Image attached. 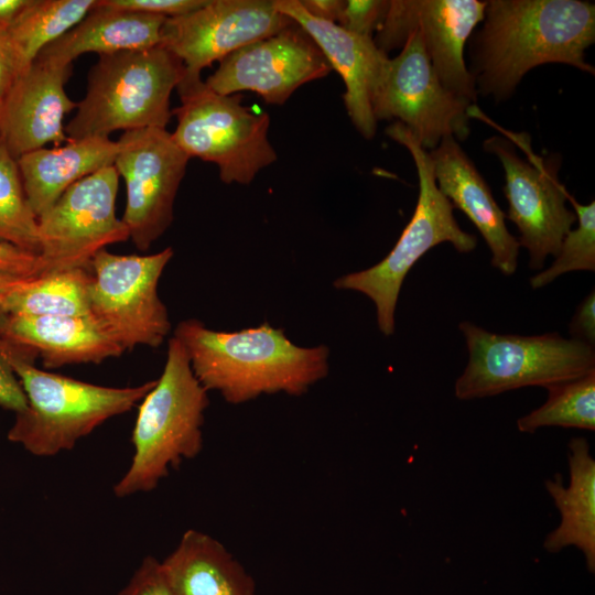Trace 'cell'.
Returning a JSON list of instances; mask_svg holds the SVG:
<instances>
[{
	"label": "cell",
	"instance_id": "cell-37",
	"mask_svg": "<svg viewBox=\"0 0 595 595\" xmlns=\"http://www.w3.org/2000/svg\"><path fill=\"white\" fill-rule=\"evenodd\" d=\"M303 8L313 17L339 24L345 8L340 0H300Z\"/></svg>",
	"mask_w": 595,
	"mask_h": 595
},
{
	"label": "cell",
	"instance_id": "cell-9",
	"mask_svg": "<svg viewBox=\"0 0 595 595\" xmlns=\"http://www.w3.org/2000/svg\"><path fill=\"white\" fill-rule=\"evenodd\" d=\"M174 251L115 255L106 249L90 261L89 315L125 351L159 347L171 331L158 284Z\"/></svg>",
	"mask_w": 595,
	"mask_h": 595
},
{
	"label": "cell",
	"instance_id": "cell-17",
	"mask_svg": "<svg viewBox=\"0 0 595 595\" xmlns=\"http://www.w3.org/2000/svg\"><path fill=\"white\" fill-rule=\"evenodd\" d=\"M71 74L72 64L36 57L18 77L0 110V138L15 159L71 140L63 125L78 104L65 90Z\"/></svg>",
	"mask_w": 595,
	"mask_h": 595
},
{
	"label": "cell",
	"instance_id": "cell-27",
	"mask_svg": "<svg viewBox=\"0 0 595 595\" xmlns=\"http://www.w3.org/2000/svg\"><path fill=\"white\" fill-rule=\"evenodd\" d=\"M545 402L517 420L523 433L547 426L595 430V371L547 388Z\"/></svg>",
	"mask_w": 595,
	"mask_h": 595
},
{
	"label": "cell",
	"instance_id": "cell-3",
	"mask_svg": "<svg viewBox=\"0 0 595 595\" xmlns=\"http://www.w3.org/2000/svg\"><path fill=\"white\" fill-rule=\"evenodd\" d=\"M208 404L207 390L195 377L185 347L171 337L163 371L140 402L131 437L132 461L113 494L125 498L149 493L171 467L195 457L203 447Z\"/></svg>",
	"mask_w": 595,
	"mask_h": 595
},
{
	"label": "cell",
	"instance_id": "cell-11",
	"mask_svg": "<svg viewBox=\"0 0 595 595\" xmlns=\"http://www.w3.org/2000/svg\"><path fill=\"white\" fill-rule=\"evenodd\" d=\"M118 183L116 167H104L73 184L37 217L41 274L89 269L98 251L130 239L116 215Z\"/></svg>",
	"mask_w": 595,
	"mask_h": 595
},
{
	"label": "cell",
	"instance_id": "cell-6",
	"mask_svg": "<svg viewBox=\"0 0 595 595\" xmlns=\"http://www.w3.org/2000/svg\"><path fill=\"white\" fill-rule=\"evenodd\" d=\"M386 133L405 147L414 160L419 176L415 210L386 258L371 268L336 279L334 286L367 295L375 303L380 332L389 336L394 332V313L402 283L416 261L442 242L452 244L458 252H470L477 246V238L457 224L454 207L436 185L429 152L413 133L398 121L390 125Z\"/></svg>",
	"mask_w": 595,
	"mask_h": 595
},
{
	"label": "cell",
	"instance_id": "cell-7",
	"mask_svg": "<svg viewBox=\"0 0 595 595\" xmlns=\"http://www.w3.org/2000/svg\"><path fill=\"white\" fill-rule=\"evenodd\" d=\"M468 363L455 382V396L472 400L524 387L574 380L595 371L594 347L558 333L534 336L497 334L462 322Z\"/></svg>",
	"mask_w": 595,
	"mask_h": 595
},
{
	"label": "cell",
	"instance_id": "cell-19",
	"mask_svg": "<svg viewBox=\"0 0 595 595\" xmlns=\"http://www.w3.org/2000/svg\"><path fill=\"white\" fill-rule=\"evenodd\" d=\"M441 193L478 229L491 252V264L511 275L517 270L519 242L505 223L506 215L472 160L454 137H446L429 152Z\"/></svg>",
	"mask_w": 595,
	"mask_h": 595
},
{
	"label": "cell",
	"instance_id": "cell-28",
	"mask_svg": "<svg viewBox=\"0 0 595 595\" xmlns=\"http://www.w3.org/2000/svg\"><path fill=\"white\" fill-rule=\"evenodd\" d=\"M0 241L40 252L37 218L22 184L17 159L0 138Z\"/></svg>",
	"mask_w": 595,
	"mask_h": 595
},
{
	"label": "cell",
	"instance_id": "cell-35",
	"mask_svg": "<svg viewBox=\"0 0 595 595\" xmlns=\"http://www.w3.org/2000/svg\"><path fill=\"white\" fill-rule=\"evenodd\" d=\"M26 69L6 30H0V110L18 77Z\"/></svg>",
	"mask_w": 595,
	"mask_h": 595
},
{
	"label": "cell",
	"instance_id": "cell-36",
	"mask_svg": "<svg viewBox=\"0 0 595 595\" xmlns=\"http://www.w3.org/2000/svg\"><path fill=\"white\" fill-rule=\"evenodd\" d=\"M573 338L594 347L595 344V293L592 291L577 306L570 323Z\"/></svg>",
	"mask_w": 595,
	"mask_h": 595
},
{
	"label": "cell",
	"instance_id": "cell-29",
	"mask_svg": "<svg viewBox=\"0 0 595 595\" xmlns=\"http://www.w3.org/2000/svg\"><path fill=\"white\" fill-rule=\"evenodd\" d=\"M577 226L564 237L553 263L530 278L532 289H540L558 277L572 271L595 270V202L580 204L571 194Z\"/></svg>",
	"mask_w": 595,
	"mask_h": 595
},
{
	"label": "cell",
	"instance_id": "cell-2",
	"mask_svg": "<svg viewBox=\"0 0 595 595\" xmlns=\"http://www.w3.org/2000/svg\"><path fill=\"white\" fill-rule=\"evenodd\" d=\"M192 370L208 390L232 404L260 394L300 396L328 374L326 346L300 347L269 323L237 332H217L202 322L182 321L174 329Z\"/></svg>",
	"mask_w": 595,
	"mask_h": 595
},
{
	"label": "cell",
	"instance_id": "cell-4",
	"mask_svg": "<svg viewBox=\"0 0 595 595\" xmlns=\"http://www.w3.org/2000/svg\"><path fill=\"white\" fill-rule=\"evenodd\" d=\"M180 58L164 46L100 55L88 73L85 97L66 125L71 139L109 138L117 130L165 129L170 97L184 76Z\"/></svg>",
	"mask_w": 595,
	"mask_h": 595
},
{
	"label": "cell",
	"instance_id": "cell-39",
	"mask_svg": "<svg viewBox=\"0 0 595 595\" xmlns=\"http://www.w3.org/2000/svg\"><path fill=\"white\" fill-rule=\"evenodd\" d=\"M11 279L12 278H1L0 277V296L3 293V291L6 290L9 280H11ZM7 316L8 315L4 313V311L2 310V307L0 305V336H1L3 324H4L6 320H7Z\"/></svg>",
	"mask_w": 595,
	"mask_h": 595
},
{
	"label": "cell",
	"instance_id": "cell-38",
	"mask_svg": "<svg viewBox=\"0 0 595 595\" xmlns=\"http://www.w3.org/2000/svg\"><path fill=\"white\" fill-rule=\"evenodd\" d=\"M31 0H0V30H7Z\"/></svg>",
	"mask_w": 595,
	"mask_h": 595
},
{
	"label": "cell",
	"instance_id": "cell-32",
	"mask_svg": "<svg viewBox=\"0 0 595 595\" xmlns=\"http://www.w3.org/2000/svg\"><path fill=\"white\" fill-rule=\"evenodd\" d=\"M118 595H175L163 573L161 562L147 556Z\"/></svg>",
	"mask_w": 595,
	"mask_h": 595
},
{
	"label": "cell",
	"instance_id": "cell-21",
	"mask_svg": "<svg viewBox=\"0 0 595 595\" xmlns=\"http://www.w3.org/2000/svg\"><path fill=\"white\" fill-rule=\"evenodd\" d=\"M118 141L88 137L40 148L17 159L28 203L36 216L50 209L73 184L113 165Z\"/></svg>",
	"mask_w": 595,
	"mask_h": 595
},
{
	"label": "cell",
	"instance_id": "cell-24",
	"mask_svg": "<svg viewBox=\"0 0 595 595\" xmlns=\"http://www.w3.org/2000/svg\"><path fill=\"white\" fill-rule=\"evenodd\" d=\"M161 565L175 595H256L244 566L219 541L194 529Z\"/></svg>",
	"mask_w": 595,
	"mask_h": 595
},
{
	"label": "cell",
	"instance_id": "cell-12",
	"mask_svg": "<svg viewBox=\"0 0 595 595\" xmlns=\"http://www.w3.org/2000/svg\"><path fill=\"white\" fill-rule=\"evenodd\" d=\"M113 166L126 184L121 220L130 239L147 251L173 221L174 202L190 158L162 128L125 131Z\"/></svg>",
	"mask_w": 595,
	"mask_h": 595
},
{
	"label": "cell",
	"instance_id": "cell-20",
	"mask_svg": "<svg viewBox=\"0 0 595 595\" xmlns=\"http://www.w3.org/2000/svg\"><path fill=\"white\" fill-rule=\"evenodd\" d=\"M569 482L554 474L545 490L560 513V522L543 540V549L559 553L574 547L582 552L587 571L595 573V458L586 439L573 437L567 445Z\"/></svg>",
	"mask_w": 595,
	"mask_h": 595
},
{
	"label": "cell",
	"instance_id": "cell-34",
	"mask_svg": "<svg viewBox=\"0 0 595 595\" xmlns=\"http://www.w3.org/2000/svg\"><path fill=\"white\" fill-rule=\"evenodd\" d=\"M42 273L37 255L14 245L0 241V277L12 279L34 278Z\"/></svg>",
	"mask_w": 595,
	"mask_h": 595
},
{
	"label": "cell",
	"instance_id": "cell-26",
	"mask_svg": "<svg viewBox=\"0 0 595 595\" xmlns=\"http://www.w3.org/2000/svg\"><path fill=\"white\" fill-rule=\"evenodd\" d=\"M97 0H31L6 30L28 68L47 45L76 26Z\"/></svg>",
	"mask_w": 595,
	"mask_h": 595
},
{
	"label": "cell",
	"instance_id": "cell-22",
	"mask_svg": "<svg viewBox=\"0 0 595 595\" xmlns=\"http://www.w3.org/2000/svg\"><path fill=\"white\" fill-rule=\"evenodd\" d=\"M1 336L34 349L46 368L99 364L123 349L91 316H7Z\"/></svg>",
	"mask_w": 595,
	"mask_h": 595
},
{
	"label": "cell",
	"instance_id": "cell-33",
	"mask_svg": "<svg viewBox=\"0 0 595 595\" xmlns=\"http://www.w3.org/2000/svg\"><path fill=\"white\" fill-rule=\"evenodd\" d=\"M101 4L120 10L142 12L164 18H175L190 13L207 0H99Z\"/></svg>",
	"mask_w": 595,
	"mask_h": 595
},
{
	"label": "cell",
	"instance_id": "cell-15",
	"mask_svg": "<svg viewBox=\"0 0 595 595\" xmlns=\"http://www.w3.org/2000/svg\"><path fill=\"white\" fill-rule=\"evenodd\" d=\"M293 23L273 0H207L190 13L166 19L161 45L182 61L185 75L201 76L214 62Z\"/></svg>",
	"mask_w": 595,
	"mask_h": 595
},
{
	"label": "cell",
	"instance_id": "cell-14",
	"mask_svg": "<svg viewBox=\"0 0 595 595\" xmlns=\"http://www.w3.org/2000/svg\"><path fill=\"white\" fill-rule=\"evenodd\" d=\"M523 144L528 160L518 155L512 142L498 136L487 139L484 149L502 164L506 218L519 230L518 242L528 250L529 267L541 270L549 256L559 253L564 237L576 224V215L566 205L569 193L556 173L529 152L528 138Z\"/></svg>",
	"mask_w": 595,
	"mask_h": 595
},
{
	"label": "cell",
	"instance_id": "cell-10",
	"mask_svg": "<svg viewBox=\"0 0 595 595\" xmlns=\"http://www.w3.org/2000/svg\"><path fill=\"white\" fill-rule=\"evenodd\" d=\"M469 107L441 84L416 30L399 55L388 58L371 99L376 121L398 119L426 151L443 138L468 137Z\"/></svg>",
	"mask_w": 595,
	"mask_h": 595
},
{
	"label": "cell",
	"instance_id": "cell-16",
	"mask_svg": "<svg viewBox=\"0 0 595 595\" xmlns=\"http://www.w3.org/2000/svg\"><path fill=\"white\" fill-rule=\"evenodd\" d=\"M331 69L317 45L293 23L226 56L205 83L220 95L250 90L268 104L282 105L300 86Z\"/></svg>",
	"mask_w": 595,
	"mask_h": 595
},
{
	"label": "cell",
	"instance_id": "cell-23",
	"mask_svg": "<svg viewBox=\"0 0 595 595\" xmlns=\"http://www.w3.org/2000/svg\"><path fill=\"white\" fill-rule=\"evenodd\" d=\"M166 19L109 8L97 0L95 8L76 26L42 50L37 57L72 64L84 53L100 56L153 47L161 44Z\"/></svg>",
	"mask_w": 595,
	"mask_h": 595
},
{
	"label": "cell",
	"instance_id": "cell-13",
	"mask_svg": "<svg viewBox=\"0 0 595 595\" xmlns=\"http://www.w3.org/2000/svg\"><path fill=\"white\" fill-rule=\"evenodd\" d=\"M374 40L387 52L402 47L416 30L441 84L454 95L474 102L477 90L464 48L476 25L484 20L487 1L392 0Z\"/></svg>",
	"mask_w": 595,
	"mask_h": 595
},
{
	"label": "cell",
	"instance_id": "cell-18",
	"mask_svg": "<svg viewBox=\"0 0 595 595\" xmlns=\"http://www.w3.org/2000/svg\"><path fill=\"white\" fill-rule=\"evenodd\" d=\"M279 12L291 19L317 45L331 68L344 80L343 95L348 116L367 139L376 132L371 99L382 75L388 56L372 37L351 33L340 25L310 14L300 0H273Z\"/></svg>",
	"mask_w": 595,
	"mask_h": 595
},
{
	"label": "cell",
	"instance_id": "cell-1",
	"mask_svg": "<svg viewBox=\"0 0 595 595\" xmlns=\"http://www.w3.org/2000/svg\"><path fill=\"white\" fill-rule=\"evenodd\" d=\"M595 41V6L580 0H490L470 44L468 69L477 94L497 101L545 63L594 74L585 51Z\"/></svg>",
	"mask_w": 595,
	"mask_h": 595
},
{
	"label": "cell",
	"instance_id": "cell-5",
	"mask_svg": "<svg viewBox=\"0 0 595 595\" xmlns=\"http://www.w3.org/2000/svg\"><path fill=\"white\" fill-rule=\"evenodd\" d=\"M33 357L19 356L12 367L28 399L8 432L10 442L35 456L72 450L108 419L129 412L154 387L155 380L133 387H106L47 372Z\"/></svg>",
	"mask_w": 595,
	"mask_h": 595
},
{
	"label": "cell",
	"instance_id": "cell-8",
	"mask_svg": "<svg viewBox=\"0 0 595 595\" xmlns=\"http://www.w3.org/2000/svg\"><path fill=\"white\" fill-rule=\"evenodd\" d=\"M176 89L181 105L172 110L173 141L190 159L216 164L224 183L249 184L277 160L269 116L242 106L241 95H220L185 72Z\"/></svg>",
	"mask_w": 595,
	"mask_h": 595
},
{
	"label": "cell",
	"instance_id": "cell-31",
	"mask_svg": "<svg viewBox=\"0 0 595 595\" xmlns=\"http://www.w3.org/2000/svg\"><path fill=\"white\" fill-rule=\"evenodd\" d=\"M389 1L349 0L345 1L338 25L360 36L371 37L381 26L389 9Z\"/></svg>",
	"mask_w": 595,
	"mask_h": 595
},
{
	"label": "cell",
	"instance_id": "cell-30",
	"mask_svg": "<svg viewBox=\"0 0 595 595\" xmlns=\"http://www.w3.org/2000/svg\"><path fill=\"white\" fill-rule=\"evenodd\" d=\"M19 356L36 358L37 353L28 346L0 336V407L15 414L25 410L28 405L25 392L12 367V360Z\"/></svg>",
	"mask_w": 595,
	"mask_h": 595
},
{
	"label": "cell",
	"instance_id": "cell-25",
	"mask_svg": "<svg viewBox=\"0 0 595 595\" xmlns=\"http://www.w3.org/2000/svg\"><path fill=\"white\" fill-rule=\"evenodd\" d=\"M90 269H67L11 279L0 296L8 316H90Z\"/></svg>",
	"mask_w": 595,
	"mask_h": 595
}]
</instances>
